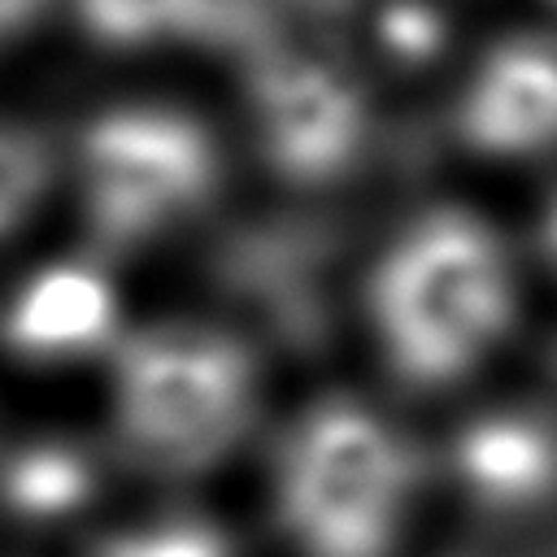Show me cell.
Returning a JSON list of instances; mask_svg holds the SVG:
<instances>
[{"mask_svg":"<svg viewBox=\"0 0 557 557\" xmlns=\"http://www.w3.org/2000/svg\"><path fill=\"white\" fill-rule=\"evenodd\" d=\"M83 200L109 239H144L187 218L213 187L209 135L170 104H117L78 148Z\"/></svg>","mask_w":557,"mask_h":557,"instance_id":"cell-4","label":"cell"},{"mask_svg":"<svg viewBox=\"0 0 557 557\" xmlns=\"http://www.w3.org/2000/svg\"><path fill=\"white\" fill-rule=\"evenodd\" d=\"M509 318V257L470 209L422 213L383 248L370 274L379 352L413 387H448L479 370Z\"/></svg>","mask_w":557,"mask_h":557,"instance_id":"cell-1","label":"cell"},{"mask_svg":"<svg viewBox=\"0 0 557 557\" xmlns=\"http://www.w3.org/2000/svg\"><path fill=\"white\" fill-rule=\"evenodd\" d=\"M91 557H235L222 527L196 513H161L109 531Z\"/></svg>","mask_w":557,"mask_h":557,"instance_id":"cell-10","label":"cell"},{"mask_svg":"<svg viewBox=\"0 0 557 557\" xmlns=\"http://www.w3.org/2000/svg\"><path fill=\"white\" fill-rule=\"evenodd\" d=\"M109 400L135 457L157 470H205L239 444L257 400V370L218 331H139L113 348Z\"/></svg>","mask_w":557,"mask_h":557,"instance_id":"cell-3","label":"cell"},{"mask_svg":"<svg viewBox=\"0 0 557 557\" xmlns=\"http://www.w3.org/2000/svg\"><path fill=\"white\" fill-rule=\"evenodd\" d=\"M96 492L91 461L70 444H30L13 453L0 470V500L22 522H65L74 518Z\"/></svg>","mask_w":557,"mask_h":557,"instance_id":"cell-9","label":"cell"},{"mask_svg":"<svg viewBox=\"0 0 557 557\" xmlns=\"http://www.w3.org/2000/svg\"><path fill=\"white\" fill-rule=\"evenodd\" d=\"M300 4H331V0H300Z\"/></svg>","mask_w":557,"mask_h":557,"instance_id":"cell-14","label":"cell"},{"mask_svg":"<svg viewBox=\"0 0 557 557\" xmlns=\"http://www.w3.org/2000/svg\"><path fill=\"white\" fill-rule=\"evenodd\" d=\"M257 131L287 174L322 178L352 157L361 109L335 70L283 61L257 83Z\"/></svg>","mask_w":557,"mask_h":557,"instance_id":"cell-6","label":"cell"},{"mask_svg":"<svg viewBox=\"0 0 557 557\" xmlns=\"http://www.w3.org/2000/svg\"><path fill=\"white\" fill-rule=\"evenodd\" d=\"M413 505V457L357 400H318L283 435L274 509L300 557H387Z\"/></svg>","mask_w":557,"mask_h":557,"instance_id":"cell-2","label":"cell"},{"mask_svg":"<svg viewBox=\"0 0 557 557\" xmlns=\"http://www.w3.org/2000/svg\"><path fill=\"white\" fill-rule=\"evenodd\" d=\"M544 248H548V257H553V265H557V196H553V205H548V213H544Z\"/></svg>","mask_w":557,"mask_h":557,"instance_id":"cell-12","label":"cell"},{"mask_svg":"<svg viewBox=\"0 0 557 557\" xmlns=\"http://www.w3.org/2000/svg\"><path fill=\"white\" fill-rule=\"evenodd\" d=\"M44 152L35 148V139L4 131L0 126V235L35 205L39 187H44Z\"/></svg>","mask_w":557,"mask_h":557,"instance_id":"cell-11","label":"cell"},{"mask_svg":"<svg viewBox=\"0 0 557 557\" xmlns=\"http://www.w3.org/2000/svg\"><path fill=\"white\" fill-rule=\"evenodd\" d=\"M448 466L470 505L527 513L557 492V426L531 409L474 413L453 435Z\"/></svg>","mask_w":557,"mask_h":557,"instance_id":"cell-7","label":"cell"},{"mask_svg":"<svg viewBox=\"0 0 557 557\" xmlns=\"http://www.w3.org/2000/svg\"><path fill=\"white\" fill-rule=\"evenodd\" d=\"M4 344L35 361L117 348V292L96 265L61 261L30 274L4 309Z\"/></svg>","mask_w":557,"mask_h":557,"instance_id":"cell-8","label":"cell"},{"mask_svg":"<svg viewBox=\"0 0 557 557\" xmlns=\"http://www.w3.org/2000/svg\"><path fill=\"white\" fill-rule=\"evenodd\" d=\"M26 4H30V0H0V30H9V26L26 13Z\"/></svg>","mask_w":557,"mask_h":557,"instance_id":"cell-13","label":"cell"},{"mask_svg":"<svg viewBox=\"0 0 557 557\" xmlns=\"http://www.w3.org/2000/svg\"><path fill=\"white\" fill-rule=\"evenodd\" d=\"M457 131L466 148L522 161L557 148V44L505 39L466 78L457 96Z\"/></svg>","mask_w":557,"mask_h":557,"instance_id":"cell-5","label":"cell"}]
</instances>
